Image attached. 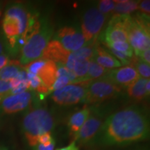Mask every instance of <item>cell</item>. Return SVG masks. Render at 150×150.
Segmentation results:
<instances>
[{
	"label": "cell",
	"instance_id": "28",
	"mask_svg": "<svg viewBox=\"0 0 150 150\" xmlns=\"http://www.w3.org/2000/svg\"><path fill=\"white\" fill-rule=\"evenodd\" d=\"M53 142H54V140L52 136L51 133H45L41 135L38 139V143L42 144L43 145H49Z\"/></svg>",
	"mask_w": 150,
	"mask_h": 150
},
{
	"label": "cell",
	"instance_id": "2",
	"mask_svg": "<svg viewBox=\"0 0 150 150\" xmlns=\"http://www.w3.org/2000/svg\"><path fill=\"white\" fill-rule=\"evenodd\" d=\"M55 126L52 114L45 108L31 110L24 116L22 121V129L28 144L34 147L41 135L51 133Z\"/></svg>",
	"mask_w": 150,
	"mask_h": 150
},
{
	"label": "cell",
	"instance_id": "3",
	"mask_svg": "<svg viewBox=\"0 0 150 150\" xmlns=\"http://www.w3.org/2000/svg\"><path fill=\"white\" fill-rule=\"evenodd\" d=\"M29 16L21 4H14L7 9L3 20V30L8 38L10 47L16 45L17 40L25 32Z\"/></svg>",
	"mask_w": 150,
	"mask_h": 150
},
{
	"label": "cell",
	"instance_id": "20",
	"mask_svg": "<svg viewBox=\"0 0 150 150\" xmlns=\"http://www.w3.org/2000/svg\"><path fill=\"white\" fill-rule=\"evenodd\" d=\"M129 65L133 67L137 71L140 77L149 79L150 67L149 64L140 59L136 56H133L129 61Z\"/></svg>",
	"mask_w": 150,
	"mask_h": 150
},
{
	"label": "cell",
	"instance_id": "35",
	"mask_svg": "<svg viewBox=\"0 0 150 150\" xmlns=\"http://www.w3.org/2000/svg\"><path fill=\"white\" fill-rule=\"evenodd\" d=\"M3 51H4V44L2 41L0 40V55L3 54Z\"/></svg>",
	"mask_w": 150,
	"mask_h": 150
},
{
	"label": "cell",
	"instance_id": "4",
	"mask_svg": "<svg viewBox=\"0 0 150 150\" xmlns=\"http://www.w3.org/2000/svg\"><path fill=\"white\" fill-rule=\"evenodd\" d=\"M52 31L46 27H38L30 35L21 50L20 63L27 65L42 58L43 52L50 42Z\"/></svg>",
	"mask_w": 150,
	"mask_h": 150
},
{
	"label": "cell",
	"instance_id": "37",
	"mask_svg": "<svg viewBox=\"0 0 150 150\" xmlns=\"http://www.w3.org/2000/svg\"><path fill=\"white\" fill-rule=\"evenodd\" d=\"M0 150H6V149H0Z\"/></svg>",
	"mask_w": 150,
	"mask_h": 150
},
{
	"label": "cell",
	"instance_id": "10",
	"mask_svg": "<svg viewBox=\"0 0 150 150\" xmlns=\"http://www.w3.org/2000/svg\"><path fill=\"white\" fill-rule=\"evenodd\" d=\"M127 32L128 42L134 50L135 54L149 50L150 47L149 30L142 27L132 18Z\"/></svg>",
	"mask_w": 150,
	"mask_h": 150
},
{
	"label": "cell",
	"instance_id": "29",
	"mask_svg": "<svg viewBox=\"0 0 150 150\" xmlns=\"http://www.w3.org/2000/svg\"><path fill=\"white\" fill-rule=\"evenodd\" d=\"M138 8L142 12V14L146 16H149L150 13V1L149 0H144L138 3Z\"/></svg>",
	"mask_w": 150,
	"mask_h": 150
},
{
	"label": "cell",
	"instance_id": "23",
	"mask_svg": "<svg viewBox=\"0 0 150 150\" xmlns=\"http://www.w3.org/2000/svg\"><path fill=\"white\" fill-rule=\"evenodd\" d=\"M27 81L29 83V89L34 90L38 93H47L50 91V89L43 83L40 79L36 75L27 72Z\"/></svg>",
	"mask_w": 150,
	"mask_h": 150
},
{
	"label": "cell",
	"instance_id": "39",
	"mask_svg": "<svg viewBox=\"0 0 150 150\" xmlns=\"http://www.w3.org/2000/svg\"><path fill=\"white\" fill-rule=\"evenodd\" d=\"M0 17H1V14H0Z\"/></svg>",
	"mask_w": 150,
	"mask_h": 150
},
{
	"label": "cell",
	"instance_id": "1",
	"mask_svg": "<svg viewBox=\"0 0 150 150\" xmlns=\"http://www.w3.org/2000/svg\"><path fill=\"white\" fill-rule=\"evenodd\" d=\"M149 123L137 108L118 110L106 118L93 142L102 146L125 145L147 139Z\"/></svg>",
	"mask_w": 150,
	"mask_h": 150
},
{
	"label": "cell",
	"instance_id": "27",
	"mask_svg": "<svg viewBox=\"0 0 150 150\" xmlns=\"http://www.w3.org/2000/svg\"><path fill=\"white\" fill-rule=\"evenodd\" d=\"M107 50H110V52H111L112 55H113L117 59L118 61L121 63L122 65H129V61H130L131 58H129L128 56H125V54L120 53V52L116 51V50H113V49L110 48V47H107Z\"/></svg>",
	"mask_w": 150,
	"mask_h": 150
},
{
	"label": "cell",
	"instance_id": "33",
	"mask_svg": "<svg viewBox=\"0 0 150 150\" xmlns=\"http://www.w3.org/2000/svg\"><path fill=\"white\" fill-rule=\"evenodd\" d=\"M56 150H79V149L76 142L74 141H72V143H70V145L66 146V147L60 148V149H58Z\"/></svg>",
	"mask_w": 150,
	"mask_h": 150
},
{
	"label": "cell",
	"instance_id": "14",
	"mask_svg": "<svg viewBox=\"0 0 150 150\" xmlns=\"http://www.w3.org/2000/svg\"><path fill=\"white\" fill-rule=\"evenodd\" d=\"M105 76L120 88L121 86L128 87L140 77L137 71L130 65L110 70Z\"/></svg>",
	"mask_w": 150,
	"mask_h": 150
},
{
	"label": "cell",
	"instance_id": "26",
	"mask_svg": "<svg viewBox=\"0 0 150 150\" xmlns=\"http://www.w3.org/2000/svg\"><path fill=\"white\" fill-rule=\"evenodd\" d=\"M115 1H110V0H102L99 1L98 3V10L102 13L103 14L106 15L110 13L111 11L115 10Z\"/></svg>",
	"mask_w": 150,
	"mask_h": 150
},
{
	"label": "cell",
	"instance_id": "8",
	"mask_svg": "<svg viewBox=\"0 0 150 150\" xmlns=\"http://www.w3.org/2000/svg\"><path fill=\"white\" fill-rule=\"evenodd\" d=\"M42 59L50 60L56 64L62 65L72 71L76 58L72 52H70L63 47L59 41L53 40L49 42L43 52Z\"/></svg>",
	"mask_w": 150,
	"mask_h": 150
},
{
	"label": "cell",
	"instance_id": "38",
	"mask_svg": "<svg viewBox=\"0 0 150 150\" xmlns=\"http://www.w3.org/2000/svg\"><path fill=\"white\" fill-rule=\"evenodd\" d=\"M0 14H1V11H0Z\"/></svg>",
	"mask_w": 150,
	"mask_h": 150
},
{
	"label": "cell",
	"instance_id": "7",
	"mask_svg": "<svg viewBox=\"0 0 150 150\" xmlns=\"http://www.w3.org/2000/svg\"><path fill=\"white\" fill-rule=\"evenodd\" d=\"M90 81L69 84L61 89L54 91L52 99L54 102L61 106H71L84 102L87 86Z\"/></svg>",
	"mask_w": 150,
	"mask_h": 150
},
{
	"label": "cell",
	"instance_id": "18",
	"mask_svg": "<svg viewBox=\"0 0 150 150\" xmlns=\"http://www.w3.org/2000/svg\"><path fill=\"white\" fill-rule=\"evenodd\" d=\"M22 69L19 62L11 61L8 65L0 70V79L11 81L18 77Z\"/></svg>",
	"mask_w": 150,
	"mask_h": 150
},
{
	"label": "cell",
	"instance_id": "19",
	"mask_svg": "<svg viewBox=\"0 0 150 150\" xmlns=\"http://www.w3.org/2000/svg\"><path fill=\"white\" fill-rule=\"evenodd\" d=\"M109 70L97 64L93 59L90 60L88 70L86 76L83 78L84 81H90L102 78L106 76Z\"/></svg>",
	"mask_w": 150,
	"mask_h": 150
},
{
	"label": "cell",
	"instance_id": "22",
	"mask_svg": "<svg viewBox=\"0 0 150 150\" xmlns=\"http://www.w3.org/2000/svg\"><path fill=\"white\" fill-rule=\"evenodd\" d=\"M115 10L118 14L129 15L138 7V1H115Z\"/></svg>",
	"mask_w": 150,
	"mask_h": 150
},
{
	"label": "cell",
	"instance_id": "6",
	"mask_svg": "<svg viewBox=\"0 0 150 150\" xmlns=\"http://www.w3.org/2000/svg\"><path fill=\"white\" fill-rule=\"evenodd\" d=\"M106 19V15L101 13L97 8L93 7L86 11L82 18L81 28L86 45L94 46L93 44L102 31Z\"/></svg>",
	"mask_w": 150,
	"mask_h": 150
},
{
	"label": "cell",
	"instance_id": "9",
	"mask_svg": "<svg viewBox=\"0 0 150 150\" xmlns=\"http://www.w3.org/2000/svg\"><path fill=\"white\" fill-rule=\"evenodd\" d=\"M25 70L38 76L50 91L57 76V65L56 63L42 58L25 65Z\"/></svg>",
	"mask_w": 150,
	"mask_h": 150
},
{
	"label": "cell",
	"instance_id": "31",
	"mask_svg": "<svg viewBox=\"0 0 150 150\" xmlns=\"http://www.w3.org/2000/svg\"><path fill=\"white\" fill-rule=\"evenodd\" d=\"M55 147V141L49 145H43L42 144L38 143L33 147V150H54Z\"/></svg>",
	"mask_w": 150,
	"mask_h": 150
},
{
	"label": "cell",
	"instance_id": "15",
	"mask_svg": "<svg viewBox=\"0 0 150 150\" xmlns=\"http://www.w3.org/2000/svg\"><path fill=\"white\" fill-rule=\"evenodd\" d=\"M93 59L97 64L108 70H112L122 66L120 62L112 55L107 49L102 47L100 45L95 46V55Z\"/></svg>",
	"mask_w": 150,
	"mask_h": 150
},
{
	"label": "cell",
	"instance_id": "21",
	"mask_svg": "<svg viewBox=\"0 0 150 150\" xmlns=\"http://www.w3.org/2000/svg\"><path fill=\"white\" fill-rule=\"evenodd\" d=\"M89 60L84 59H78L75 63L74 67L72 72L76 77L78 79V83L85 82L83 78L85 77L88 73L89 67Z\"/></svg>",
	"mask_w": 150,
	"mask_h": 150
},
{
	"label": "cell",
	"instance_id": "36",
	"mask_svg": "<svg viewBox=\"0 0 150 150\" xmlns=\"http://www.w3.org/2000/svg\"><path fill=\"white\" fill-rule=\"evenodd\" d=\"M4 97H4V96H3V95H0V102H1V101L2 100V99L4 98Z\"/></svg>",
	"mask_w": 150,
	"mask_h": 150
},
{
	"label": "cell",
	"instance_id": "16",
	"mask_svg": "<svg viewBox=\"0 0 150 150\" xmlns=\"http://www.w3.org/2000/svg\"><path fill=\"white\" fill-rule=\"evenodd\" d=\"M90 114L91 110L88 108H83L79 111L76 112L70 117L67 125L70 129V134L73 137H74L75 135L79 132L88 118Z\"/></svg>",
	"mask_w": 150,
	"mask_h": 150
},
{
	"label": "cell",
	"instance_id": "13",
	"mask_svg": "<svg viewBox=\"0 0 150 150\" xmlns=\"http://www.w3.org/2000/svg\"><path fill=\"white\" fill-rule=\"evenodd\" d=\"M55 40L70 52H75L86 45L85 39L81 31L74 27H64L58 31Z\"/></svg>",
	"mask_w": 150,
	"mask_h": 150
},
{
	"label": "cell",
	"instance_id": "24",
	"mask_svg": "<svg viewBox=\"0 0 150 150\" xmlns=\"http://www.w3.org/2000/svg\"><path fill=\"white\" fill-rule=\"evenodd\" d=\"M106 47H110L125 54V56L131 58L134 56V50L128 42H117L104 43Z\"/></svg>",
	"mask_w": 150,
	"mask_h": 150
},
{
	"label": "cell",
	"instance_id": "34",
	"mask_svg": "<svg viewBox=\"0 0 150 150\" xmlns=\"http://www.w3.org/2000/svg\"><path fill=\"white\" fill-rule=\"evenodd\" d=\"M145 88H146V91H147V93L149 95V93H150V81H149V79H148L147 83H146Z\"/></svg>",
	"mask_w": 150,
	"mask_h": 150
},
{
	"label": "cell",
	"instance_id": "32",
	"mask_svg": "<svg viewBox=\"0 0 150 150\" xmlns=\"http://www.w3.org/2000/svg\"><path fill=\"white\" fill-rule=\"evenodd\" d=\"M10 60H9L8 56L5 54H2L0 55V70L6 66L7 65L9 64L10 63Z\"/></svg>",
	"mask_w": 150,
	"mask_h": 150
},
{
	"label": "cell",
	"instance_id": "30",
	"mask_svg": "<svg viewBox=\"0 0 150 150\" xmlns=\"http://www.w3.org/2000/svg\"><path fill=\"white\" fill-rule=\"evenodd\" d=\"M136 56L139 57L140 59H142V61H145L148 64L150 63V49L138 52V53L136 54Z\"/></svg>",
	"mask_w": 150,
	"mask_h": 150
},
{
	"label": "cell",
	"instance_id": "25",
	"mask_svg": "<svg viewBox=\"0 0 150 150\" xmlns=\"http://www.w3.org/2000/svg\"><path fill=\"white\" fill-rule=\"evenodd\" d=\"M95 46L85 45L79 50L72 52L78 59H84L90 61L93 59L95 55Z\"/></svg>",
	"mask_w": 150,
	"mask_h": 150
},
{
	"label": "cell",
	"instance_id": "17",
	"mask_svg": "<svg viewBox=\"0 0 150 150\" xmlns=\"http://www.w3.org/2000/svg\"><path fill=\"white\" fill-rule=\"evenodd\" d=\"M148 79H149L140 77L134 83L129 86L127 87V93L129 96L138 101H141L149 96V95L145 88V85Z\"/></svg>",
	"mask_w": 150,
	"mask_h": 150
},
{
	"label": "cell",
	"instance_id": "5",
	"mask_svg": "<svg viewBox=\"0 0 150 150\" xmlns=\"http://www.w3.org/2000/svg\"><path fill=\"white\" fill-rule=\"evenodd\" d=\"M121 92L120 87L104 76L89 82L84 102L90 104L102 102L118 96Z\"/></svg>",
	"mask_w": 150,
	"mask_h": 150
},
{
	"label": "cell",
	"instance_id": "11",
	"mask_svg": "<svg viewBox=\"0 0 150 150\" xmlns=\"http://www.w3.org/2000/svg\"><path fill=\"white\" fill-rule=\"evenodd\" d=\"M104 120L97 114H90L88 118L82 126L79 132L74 137V140L77 145H86L92 143L95 140L97 134L100 130Z\"/></svg>",
	"mask_w": 150,
	"mask_h": 150
},
{
	"label": "cell",
	"instance_id": "12",
	"mask_svg": "<svg viewBox=\"0 0 150 150\" xmlns=\"http://www.w3.org/2000/svg\"><path fill=\"white\" fill-rule=\"evenodd\" d=\"M33 93L31 91L6 96L0 102V112L4 114H13L25 110L31 104Z\"/></svg>",
	"mask_w": 150,
	"mask_h": 150
}]
</instances>
